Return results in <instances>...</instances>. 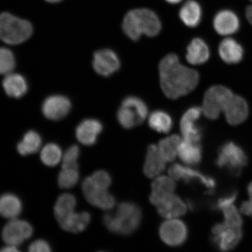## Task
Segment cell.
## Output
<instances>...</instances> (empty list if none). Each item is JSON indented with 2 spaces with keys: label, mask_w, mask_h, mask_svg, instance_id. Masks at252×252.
Wrapping results in <instances>:
<instances>
[{
  "label": "cell",
  "mask_w": 252,
  "mask_h": 252,
  "mask_svg": "<svg viewBox=\"0 0 252 252\" xmlns=\"http://www.w3.org/2000/svg\"><path fill=\"white\" fill-rule=\"evenodd\" d=\"M160 87L169 99L186 95L197 86L200 80L198 72L181 64L178 56L171 53L159 65Z\"/></svg>",
  "instance_id": "cell-1"
},
{
  "label": "cell",
  "mask_w": 252,
  "mask_h": 252,
  "mask_svg": "<svg viewBox=\"0 0 252 252\" xmlns=\"http://www.w3.org/2000/svg\"><path fill=\"white\" fill-rule=\"evenodd\" d=\"M122 28L126 36L137 41L143 34L148 37L158 35L162 29V25L155 12L149 9L139 8L126 14Z\"/></svg>",
  "instance_id": "cell-2"
},
{
  "label": "cell",
  "mask_w": 252,
  "mask_h": 252,
  "mask_svg": "<svg viewBox=\"0 0 252 252\" xmlns=\"http://www.w3.org/2000/svg\"><path fill=\"white\" fill-rule=\"evenodd\" d=\"M142 213L140 207L132 202L120 204L114 214H106L103 222L110 232L128 235L133 234L140 225Z\"/></svg>",
  "instance_id": "cell-3"
},
{
  "label": "cell",
  "mask_w": 252,
  "mask_h": 252,
  "mask_svg": "<svg viewBox=\"0 0 252 252\" xmlns=\"http://www.w3.org/2000/svg\"><path fill=\"white\" fill-rule=\"evenodd\" d=\"M33 28L29 21L19 18L8 12L0 14V40L15 45L30 38Z\"/></svg>",
  "instance_id": "cell-4"
},
{
  "label": "cell",
  "mask_w": 252,
  "mask_h": 252,
  "mask_svg": "<svg viewBox=\"0 0 252 252\" xmlns=\"http://www.w3.org/2000/svg\"><path fill=\"white\" fill-rule=\"evenodd\" d=\"M147 113V106L143 100L130 96L123 100L118 110L117 119L123 127L130 129L141 124Z\"/></svg>",
  "instance_id": "cell-5"
},
{
  "label": "cell",
  "mask_w": 252,
  "mask_h": 252,
  "mask_svg": "<svg viewBox=\"0 0 252 252\" xmlns=\"http://www.w3.org/2000/svg\"><path fill=\"white\" fill-rule=\"evenodd\" d=\"M234 94L223 86L210 87L205 93L203 106V115L208 119L215 120L223 113Z\"/></svg>",
  "instance_id": "cell-6"
},
{
  "label": "cell",
  "mask_w": 252,
  "mask_h": 252,
  "mask_svg": "<svg viewBox=\"0 0 252 252\" xmlns=\"http://www.w3.org/2000/svg\"><path fill=\"white\" fill-rule=\"evenodd\" d=\"M216 163L220 168H225L232 175L238 176L247 165L248 157L240 146L228 142L220 147Z\"/></svg>",
  "instance_id": "cell-7"
},
{
  "label": "cell",
  "mask_w": 252,
  "mask_h": 252,
  "mask_svg": "<svg viewBox=\"0 0 252 252\" xmlns=\"http://www.w3.org/2000/svg\"><path fill=\"white\" fill-rule=\"evenodd\" d=\"M242 236L243 232L242 228L235 227L223 222L217 223L214 226L212 240L219 250L228 251L238 245Z\"/></svg>",
  "instance_id": "cell-8"
},
{
  "label": "cell",
  "mask_w": 252,
  "mask_h": 252,
  "mask_svg": "<svg viewBox=\"0 0 252 252\" xmlns=\"http://www.w3.org/2000/svg\"><path fill=\"white\" fill-rule=\"evenodd\" d=\"M33 229L27 220L18 218L9 220L2 230V239L5 243L18 247L32 236Z\"/></svg>",
  "instance_id": "cell-9"
},
{
  "label": "cell",
  "mask_w": 252,
  "mask_h": 252,
  "mask_svg": "<svg viewBox=\"0 0 252 252\" xmlns=\"http://www.w3.org/2000/svg\"><path fill=\"white\" fill-rule=\"evenodd\" d=\"M82 190L88 202L93 206L104 210L112 209L115 206V197L108 190L94 185L90 176L84 179Z\"/></svg>",
  "instance_id": "cell-10"
},
{
  "label": "cell",
  "mask_w": 252,
  "mask_h": 252,
  "mask_svg": "<svg viewBox=\"0 0 252 252\" xmlns=\"http://www.w3.org/2000/svg\"><path fill=\"white\" fill-rule=\"evenodd\" d=\"M159 235L166 244L173 247H179L187 241L188 229L187 225L182 220L170 219L160 225Z\"/></svg>",
  "instance_id": "cell-11"
},
{
  "label": "cell",
  "mask_w": 252,
  "mask_h": 252,
  "mask_svg": "<svg viewBox=\"0 0 252 252\" xmlns=\"http://www.w3.org/2000/svg\"><path fill=\"white\" fill-rule=\"evenodd\" d=\"M93 67L97 74L108 77L119 70L121 67V61L113 50L102 49L94 53Z\"/></svg>",
  "instance_id": "cell-12"
},
{
  "label": "cell",
  "mask_w": 252,
  "mask_h": 252,
  "mask_svg": "<svg viewBox=\"0 0 252 252\" xmlns=\"http://www.w3.org/2000/svg\"><path fill=\"white\" fill-rule=\"evenodd\" d=\"M169 174L175 180L182 179L187 182L194 180L200 181L209 189V194L213 193L214 189L216 187V182L214 178L180 164H174L170 167Z\"/></svg>",
  "instance_id": "cell-13"
},
{
  "label": "cell",
  "mask_w": 252,
  "mask_h": 252,
  "mask_svg": "<svg viewBox=\"0 0 252 252\" xmlns=\"http://www.w3.org/2000/svg\"><path fill=\"white\" fill-rule=\"evenodd\" d=\"M71 102L67 97L62 95H52L45 99L42 105V112L47 119L59 121L70 112Z\"/></svg>",
  "instance_id": "cell-14"
},
{
  "label": "cell",
  "mask_w": 252,
  "mask_h": 252,
  "mask_svg": "<svg viewBox=\"0 0 252 252\" xmlns=\"http://www.w3.org/2000/svg\"><path fill=\"white\" fill-rule=\"evenodd\" d=\"M201 113H203L202 109L194 106L189 109L183 115L181 121V130L185 140L194 142L200 141L202 134L196 123Z\"/></svg>",
  "instance_id": "cell-15"
},
{
  "label": "cell",
  "mask_w": 252,
  "mask_h": 252,
  "mask_svg": "<svg viewBox=\"0 0 252 252\" xmlns=\"http://www.w3.org/2000/svg\"><path fill=\"white\" fill-rule=\"evenodd\" d=\"M213 26L220 35L228 36L237 32L240 28V20L234 11L222 9L214 17Z\"/></svg>",
  "instance_id": "cell-16"
},
{
  "label": "cell",
  "mask_w": 252,
  "mask_h": 252,
  "mask_svg": "<svg viewBox=\"0 0 252 252\" xmlns=\"http://www.w3.org/2000/svg\"><path fill=\"white\" fill-rule=\"evenodd\" d=\"M249 112L248 104L244 97L234 94L223 113L230 125L237 126L247 119Z\"/></svg>",
  "instance_id": "cell-17"
},
{
  "label": "cell",
  "mask_w": 252,
  "mask_h": 252,
  "mask_svg": "<svg viewBox=\"0 0 252 252\" xmlns=\"http://www.w3.org/2000/svg\"><path fill=\"white\" fill-rule=\"evenodd\" d=\"M103 130V125L98 120L87 119L81 122L76 128L77 139L84 146L95 144L97 137Z\"/></svg>",
  "instance_id": "cell-18"
},
{
  "label": "cell",
  "mask_w": 252,
  "mask_h": 252,
  "mask_svg": "<svg viewBox=\"0 0 252 252\" xmlns=\"http://www.w3.org/2000/svg\"><path fill=\"white\" fill-rule=\"evenodd\" d=\"M157 207L160 215L166 219L181 217L188 210L187 204L173 193L165 197Z\"/></svg>",
  "instance_id": "cell-19"
},
{
  "label": "cell",
  "mask_w": 252,
  "mask_h": 252,
  "mask_svg": "<svg viewBox=\"0 0 252 252\" xmlns=\"http://www.w3.org/2000/svg\"><path fill=\"white\" fill-rule=\"evenodd\" d=\"M219 53L223 62L228 64H235L243 59L244 50L238 41L227 37L220 43Z\"/></svg>",
  "instance_id": "cell-20"
},
{
  "label": "cell",
  "mask_w": 252,
  "mask_h": 252,
  "mask_svg": "<svg viewBox=\"0 0 252 252\" xmlns=\"http://www.w3.org/2000/svg\"><path fill=\"white\" fill-rule=\"evenodd\" d=\"M166 160L160 154L156 145H150L148 148L146 161L144 167L145 174L148 177H157L165 168Z\"/></svg>",
  "instance_id": "cell-21"
},
{
  "label": "cell",
  "mask_w": 252,
  "mask_h": 252,
  "mask_svg": "<svg viewBox=\"0 0 252 252\" xmlns=\"http://www.w3.org/2000/svg\"><path fill=\"white\" fill-rule=\"evenodd\" d=\"M176 187L173 178L166 176H158L153 183L151 202L157 206L165 197L173 193Z\"/></svg>",
  "instance_id": "cell-22"
},
{
  "label": "cell",
  "mask_w": 252,
  "mask_h": 252,
  "mask_svg": "<svg viewBox=\"0 0 252 252\" xmlns=\"http://www.w3.org/2000/svg\"><path fill=\"white\" fill-rule=\"evenodd\" d=\"M210 56V49L206 42L202 39L195 38L188 47L186 58L191 64L200 65L206 63Z\"/></svg>",
  "instance_id": "cell-23"
},
{
  "label": "cell",
  "mask_w": 252,
  "mask_h": 252,
  "mask_svg": "<svg viewBox=\"0 0 252 252\" xmlns=\"http://www.w3.org/2000/svg\"><path fill=\"white\" fill-rule=\"evenodd\" d=\"M91 214L87 212H74L59 222L61 228L65 231L80 233L84 231L90 224Z\"/></svg>",
  "instance_id": "cell-24"
},
{
  "label": "cell",
  "mask_w": 252,
  "mask_h": 252,
  "mask_svg": "<svg viewBox=\"0 0 252 252\" xmlns=\"http://www.w3.org/2000/svg\"><path fill=\"white\" fill-rule=\"evenodd\" d=\"M23 211V204L18 196L12 193L0 196V216L8 220L18 218Z\"/></svg>",
  "instance_id": "cell-25"
},
{
  "label": "cell",
  "mask_w": 252,
  "mask_h": 252,
  "mask_svg": "<svg viewBox=\"0 0 252 252\" xmlns=\"http://www.w3.org/2000/svg\"><path fill=\"white\" fill-rule=\"evenodd\" d=\"M178 155L182 161L188 165L198 164L202 157V150L199 142L187 140L181 141L179 146Z\"/></svg>",
  "instance_id": "cell-26"
},
{
  "label": "cell",
  "mask_w": 252,
  "mask_h": 252,
  "mask_svg": "<svg viewBox=\"0 0 252 252\" xmlns=\"http://www.w3.org/2000/svg\"><path fill=\"white\" fill-rule=\"evenodd\" d=\"M2 86L6 94L15 98L23 96L28 91V84L23 75L13 72L5 75Z\"/></svg>",
  "instance_id": "cell-27"
},
{
  "label": "cell",
  "mask_w": 252,
  "mask_h": 252,
  "mask_svg": "<svg viewBox=\"0 0 252 252\" xmlns=\"http://www.w3.org/2000/svg\"><path fill=\"white\" fill-rule=\"evenodd\" d=\"M179 17L187 26L195 28L200 24L202 18V9L194 0H189L182 5L179 11Z\"/></svg>",
  "instance_id": "cell-28"
},
{
  "label": "cell",
  "mask_w": 252,
  "mask_h": 252,
  "mask_svg": "<svg viewBox=\"0 0 252 252\" xmlns=\"http://www.w3.org/2000/svg\"><path fill=\"white\" fill-rule=\"evenodd\" d=\"M77 199L73 194L64 193L57 200L54 207L55 216L58 223L75 212Z\"/></svg>",
  "instance_id": "cell-29"
},
{
  "label": "cell",
  "mask_w": 252,
  "mask_h": 252,
  "mask_svg": "<svg viewBox=\"0 0 252 252\" xmlns=\"http://www.w3.org/2000/svg\"><path fill=\"white\" fill-rule=\"evenodd\" d=\"M42 146V138L36 131L30 130L24 135L17 145V151L21 155L26 156L36 153Z\"/></svg>",
  "instance_id": "cell-30"
},
{
  "label": "cell",
  "mask_w": 252,
  "mask_h": 252,
  "mask_svg": "<svg viewBox=\"0 0 252 252\" xmlns=\"http://www.w3.org/2000/svg\"><path fill=\"white\" fill-rule=\"evenodd\" d=\"M150 127L159 133H168L173 126L172 119L168 113L162 110H156L150 116Z\"/></svg>",
  "instance_id": "cell-31"
},
{
  "label": "cell",
  "mask_w": 252,
  "mask_h": 252,
  "mask_svg": "<svg viewBox=\"0 0 252 252\" xmlns=\"http://www.w3.org/2000/svg\"><path fill=\"white\" fill-rule=\"evenodd\" d=\"M181 138L177 135H172L159 142L158 149L166 161L172 162L178 154Z\"/></svg>",
  "instance_id": "cell-32"
},
{
  "label": "cell",
  "mask_w": 252,
  "mask_h": 252,
  "mask_svg": "<svg viewBox=\"0 0 252 252\" xmlns=\"http://www.w3.org/2000/svg\"><path fill=\"white\" fill-rule=\"evenodd\" d=\"M63 152L58 144L49 143L40 150V158L44 164L53 167L62 162Z\"/></svg>",
  "instance_id": "cell-33"
},
{
  "label": "cell",
  "mask_w": 252,
  "mask_h": 252,
  "mask_svg": "<svg viewBox=\"0 0 252 252\" xmlns=\"http://www.w3.org/2000/svg\"><path fill=\"white\" fill-rule=\"evenodd\" d=\"M80 178L78 168L76 167H62L58 175V184L62 189H71L77 184Z\"/></svg>",
  "instance_id": "cell-34"
},
{
  "label": "cell",
  "mask_w": 252,
  "mask_h": 252,
  "mask_svg": "<svg viewBox=\"0 0 252 252\" xmlns=\"http://www.w3.org/2000/svg\"><path fill=\"white\" fill-rule=\"evenodd\" d=\"M15 67V57L10 50L0 47V74L7 75L13 72Z\"/></svg>",
  "instance_id": "cell-35"
},
{
  "label": "cell",
  "mask_w": 252,
  "mask_h": 252,
  "mask_svg": "<svg viewBox=\"0 0 252 252\" xmlns=\"http://www.w3.org/2000/svg\"><path fill=\"white\" fill-rule=\"evenodd\" d=\"M80 150L76 145H72L63 154L62 167H76L78 168V159Z\"/></svg>",
  "instance_id": "cell-36"
},
{
  "label": "cell",
  "mask_w": 252,
  "mask_h": 252,
  "mask_svg": "<svg viewBox=\"0 0 252 252\" xmlns=\"http://www.w3.org/2000/svg\"><path fill=\"white\" fill-rule=\"evenodd\" d=\"M224 222L229 225L235 226V227L242 228L243 225V220L240 214L236 208L232 205L225 208L222 210Z\"/></svg>",
  "instance_id": "cell-37"
},
{
  "label": "cell",
  "mask_w": 252,
  "mask_h": 252,
  "mask_svg": "<svg viewBox=\"0 0 252 252\" xmlns=\"http://www.w3.org/2000/svg\"><path fill=\"white\" fill-rule=\"evenodd\" d=\"M90 177L94 185L105 190H107L112 184L111 176L108 172L103 170L94 172Z\"/></svg>",
  "instance_id": "cell-38"
},
{
  "label": "cell",
  "mask_w": 252,
  "mask_h": 252,
  "mask_svg": "<svg viewBox=\"0 0 252 252\" xmlns=\"http://www.w3.org/2000/svg\"><path fill=\"white\" fill-rule=\"evenodd\" d=\"M238 193L235 190L229 191L228 193L219 198L215 203L213 204V207L216 210H222L225 208L232 206L237 198Z\"/></svg>",
  "instance_id": "cell-39"
},
{
  "label": "cell",
  "mask_w": 252,
  "mask_h": 252,
  "mask_svg": "<svg viewBox=\"0 0 252 252\" xmlns=\"http://www.w3.org/2000/svg\"><path fill=\"white\" fill-rule=\"evenodd\" d=\"M28 251L31 252H49L52 250L48 242L43 239H37L30 244Z\"/></svg>",
  "instance_id": "cell-40"
},
{
  "label": "cell",
  "mask_w": 252,
  "mask_h": 252,
  "mask_svg": "<svg viewBox=\"0 0 252 252\" xmlns=\"http://www.w3.org/2000/svg\"><path fill=\"white\" fill-rule=\"evenodd\" d=\"M241 212L245 215L252 217V198L250 200L245 201L241 206Z\"/></svg>",
  "instance_id": "cell-41"
},
{
  "label": "cell",
  "mask_w": 252,
  "mask_h": 252,
  "mask_svg": "<svg viewBox=\"0 0 252 252\" xmlns=\"http://www.w3.org/2000/svg\"><path fill=\"white\" fill-rule=\"evenodd\" d=\"M19 251H20V250H18V247L7 244H6L4 247H3L0 250V252H17Z\"/></svg>",
  "instance_id": "cell-42"
},
{
  "label": "cell",
  "mask_w": 252,
  "mask_h": 252,
  "mask_svg": "<svg viewBox=\"0 0 252 252\" xmlns=\"http://www.w3.org/2000/svg\"><path fill=\"white\" fill-rule=\"evenodd\" d=\"M250 1L252 4L248 6L247 9H246L245 15L249 23L252 25V0H250Z\"/></svg>",
  "instance_id": "cell-43"
},
{
  "label": "cell",
  "mask_w": 252,
  "mask_h": 252,
  "mask_svg": "<svg viewBox=\"0 0 252 252\" xmlns=\"http://www.w3.org/2000/svg\"><path fill=\"white\" fill-rule=\"evenodd\" d=\"M248 193L250 198H252V182L248 185Z\"/></svg>",
  "instance_id": "cell-44"
},
{
  "label": "cell",
  "mask_w": 252,
  "mask_h": 252,
  "mask_svg": "<svg viewBox=\"0 0 252 252\" xmlns=\"http://www.w3.org/2000/svg\"><path fill=\"white\" fill-rule=\"evenodd\" d=\"M165 1L169 3V4H176L181 2L182 0H165Z\"/></svg>",
  "instance_id": "cell-45"
},
{
  "label": "cell",
  "mask_w": 252,
  "mask_h": 252,
  "mask_svg": "<svg viewBox=\"0 0 252 252\" xmlns=\"http://www.w3.org/2000/svg\"><path fill=\"white\" fill-rule=\"evenodd\" d=\"M46 1H48L49 2L55 3L61 1L62 0H46Z\"/></svg>",
  "instance_id": "cell-46"
}]
</instances>
